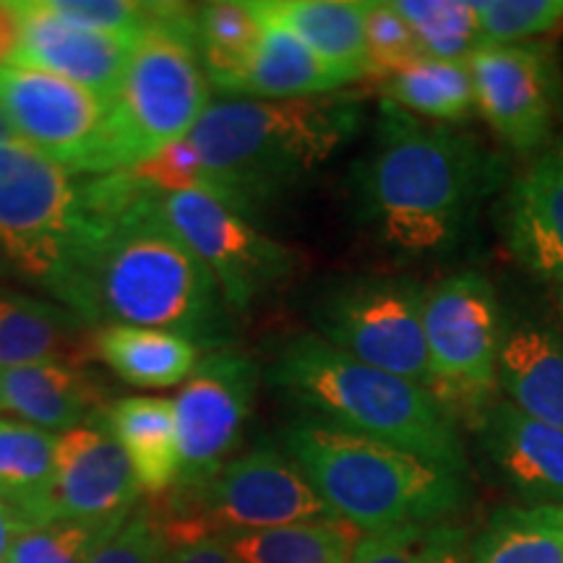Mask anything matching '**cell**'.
<instances>
[{"instance_id": "cell-26", "label": "cell", "mask_w": 563, "mask_h": 563, "mask_svg": "<svg viewBox=\"0 0 563 563\" xmlns=\"http://www.w3.org/2000/svg\"><path fill=\"white\" fill-rule=\"evenodd\" d=\"M55 433L24 420L0 418V501L9 504L26 527L42 522L55 477Z\"/></svg>"}, {"instance_id": "cell-37", "label": "cell", "mask_w": 563, "mask_h": 563, "mask_svg": "<svg viewBox=\"0 0 563 563\" xmlns=\"http://www.w3.org/2000/svg\"><path fill=\"white\" fill-rule=\"evenodd\" d=\"M129 173L159 194L209 191L207 173H203L199 154H196L188 136L165 146V150L154 154V157L129 167Z\"/></svg>"}, {"instance_id": "cell-10", "label": "cell", "mask_w": 563, "mask_h": 563, "mask_svg": "<svg viewBox=\"0 0 563 563\" xmlns=\"http://www.w3.org/2000/svg\"><path fill=\"white\" fill-rule=\"evenodd\" d=\"M422 332L443 405L481 412L496 389L504 327L496 287L481 272H456L426 290Z\"/></svg>"}, {"instance_id": "cell-30", "label": "cell", "mask_w": 563, "mask_h": 563, "mask_svg": "<svg viewBox=\"0 0 563 563\" xmlns=\"http://www.w3.org/2000/svg\"><path fill=\"white\" fill-rule=\"evenodd\" d=\"M355 532V527L332 517L230 534L224 543L243 563H350L357 543Z\"/></svg>"}, {"instance_id": "cell-45", "label": "cell", "mask_w": 563, "mask_h": 563, "mask_svg": "<svg viewBox=\"0 0 563 563\" xmlns=\"http://www.w3.org/2000/svg\"><path fill=\"white\" fill-rule=\"evenodd\" d=\"M454 563H467V561H464V559H460V561H454Z\"/></svg>"}, {"instance_id": "cell-1", "label": "cell", "mask_w": 563, "mask_h": 563, "mask_svg": "<svg viewBox=\"0 0 563 563\" xmlns=\"http://www.w3.org/2000/svg\"><path fill=\"white\" fill-rule=\"evenodd\" d=\"M79 230L55 298L89 323H129L222 347L228 306L211 272L129 170L79 180Z\"/></svg>"}, {"instance_id": "cell-32", "label": "cell", "mask_w": 563, "mask_h": 563, "mask_svg": "<svg viewBox=\"0 0 563 563\" xmlns=\"http://www.w3.org/2000/svg\"><path fill=\"white\" fill-rule=\"evenodd\" d=\"M460 559H464V530L435 519L363 534L350 563H454Z\"/></svg>"}, {"instance_id": "cell-33", "label": "cell", "mask_w": 563, "mask_h": 563, "mask_svg": "<svg viewBox=\"0 0 563 563\" xmlns=\"http://www.w3.org/2000/svg\"><path fill=\"white\" fill-rule=\"evenodd\" d=\"M129 517L26 527L13 540L5 563H89Z\"/></svg>"}, {"instance_id": "cell-36", "label": "cell", "mask_w": 563, "mask_h": 563, "mask_svg": "<svg viewBox=\"0 0 563 563\" xmlns=\"http://www.w3.org/2000/svg\"><path fill=\"white\" fill-rule=\"evenodd\" d=\"M58 16L87 26V30L139 40L157 19L162 3H133V0H47Z\"/></svg>"}, {"instance_id": "cell-25", "label": "cell", "mask_w": 563, "mask_h": 563, "mask_svg": "<svg viewBox=\"0 0 563 563\" xmlns=\"http://www.w3.org/2000/svg\"><path fill=\"white\" fill-rule=\"evenodd\" d=\"M262 30V16L245 0L203 3L194 11L196 53L209 87L228 97H241Z\"/></svg>"}, {"instance_id": "cell-5", "label": "cell", "mask_w": 563, "mask_h": 563, "mask_svg": "<svg viewBox=\"0 0 563 563\" xmlns=\"http://www.w3.org/2000/svg\"><path fill=\"white\" fill-rule=\"evenodd\" d=\"M282 449L329 511L363 534L435 522L467 498L464 475L302 415L282 428Z\"/></svg>"}, {"instance_id": "cell-43", "label": "cell", "mask_w": 563, "mask_h": 563, "mask_svg": "<svg viewBox=\"0 0 563 563\" xmlns=\"http://www.w3.org/2000/svg\"><path fill=\"white\" fill-rule=\"evenodd\" d=\"M0 412H3V386H0Z\"/></svg>"}, {"instance_id": "cell-28", "label": "cell", "mask_w": 563, "mask_h": 563, "mask_svg": "<svg viewBox=\"0 0 563 563\" xmlns=\"http://www.w3.org/2000/svg\"><path fill=\"white\" fill-rule=\"evenodd\" d=\"M81 319L47 302L5 295L0 298V371L37 363H68L74 329Z\"/></svg>"}, {"instance_id": "cell-3", "label": "cell", "mask_w": 563, "mask_h": 563, "mask_svg": "<svg viewBox=\"0 0 563 563\" xmlns=\"http://www.w3.org/2000/svg\"><path fill=\"white\" fill-rule=\"evenodd\" d=\"M365 121V104L350 91L300 100H211L188 133L211 196L243 217L285 199L329 165Z\"/></svg>"}, {"instance_id": "cell-22", "label": "cell", "mask_w": 563, "mask_h": 563, "mask_svg": "<svg viewBox=\"0 0 563 563\" xmlns=\"http://www.w3.org/2000/svg\"><path fill=\"white\" fill-rule=\"evenodd\" d=\"M3 410L55 435L87 426L104 410L97 386L70 363L0 371Z\"/></svg>"}, {"instance_id": "cell-12", "label": "cell", "mask_w": 563, "mask_h": 563, "mask_svg": "<svg viewBox=\"0 0 563 563\" xmlns=\"http://www.w3.org/2000/svg\"><path fill=\"white\" fill-rule=\"evenodd\" d=\"M258 382L262 368L241 350L217 347L201 357L191 378L173 399L180 473L170 493L199 488L232 460L256 405Z\"/></svg>"}, {"instance_id": "cell-27", "label": "cell", "mask_w": 563, "mask_h": 563, "mask_svg": "<svg viewBox=\"0 0 563 563\" xmlns=\"http://www.w3.org/2000/svg\"><path fill=\"white\" fill-rule=\"evenodd\" d=\"M382 91L386 102L431 123L456 125L477 110L467 63L420 58L382 79Z\"/></svg>"}, {"instance_id": "cell-44", "label": "cell", "mask_w": 563, "mask_h": 563, "mask_svg": "<svg viewBox=\"0 0 563 563\" xmlns=\"http://www.w3.org/2000/svg\"><path fill=\"white\" fill-rule=\"evenodd\" d=\"M561 313H563V290H561Z\"/></svg>"}, {"instance_id": "cell-23", "label": "cell", "mask_w": 563, "mask_h": 563, "mask_svg": "<svg viewBox=\"0 0 563 563\" xmlns=\"http://www.w3.org/2000/svg\"><path fill=\"white\" fill-rule=\"evenodd\" d=\"M89 350L121 382L139 389H167L186 384L201 363V347L186 336L129 323L97 327Z\"/></svg>"}, {"instance_id": "cell-29", "label": "cell", "mask_w": 563, "mask_h": 563, "mask_svg": "<svg viewBox=\"0 0 563 563\" xmlns=\"http://www.w3.org/2000/svg\"><path fill=\"white\" fill-rule=\"evenodd\" d=\"M475 563H563V506H504L477 540Z\"/></svg>"}, {"instance_id": "cell-7", "label": "cell", "mask_w": 563, "mask_h": 563, "mask_svg": "<svg viewBox=\"0 0 563 563\" xmlns=\"http://www.w3.org/2000/svg\"><path fill=\"white\" fill-rule=\"evenodd\" d=\"M426 290L410 277L391 274L336 277L311 300L313 334L344 355L394 373L441 399L422 332Z\"/></svg>"}, {"instance_id": "cell-11", "label": "cell", "mask_w": 563, "mask_h": 563, "mask_svg": "<svg viewBox=\"0 0 563 563\" xmlns=\"http://www.w3.org/2000/svg\"><path fill=\"white\" fill-rule=\"evenodd\" d=\"M157 207L183 243L201 258L228 311L243 313L292 277L295 253L207 191L159 194Z\"/></svg>"}, {"instance_id": "cell-20", "label": "cell", "mask_w": 563, "mask_h": 563, "mask_svg": "<svg viewBox=\"0 0 563 563\" xmlns=\"http://www.w3.org/2000/svg\"><path fill=\"white\" fill-rule=\"evenodd\" d=\"M496 386L525 415L563 431V336L534 321L506 329Z\"/></svg>"}, {"instance_id": "cell-24", "label": "cell", "mask_w": 563, "mask_h": 563, "mask_svg": "<svg viewBox=\"0 0 563 563\" xmlns=\"http://www.w3.org/2000/svg\"><path fill=\"white\" fill-rule=\"evenodd\" d=\"M264 21V19H262ZM347 81L321 63L285 26L264 21L262 40L245 74L241 97L249 100H300L334 95Z\"/></svg>"}, {"instance_id": "cell-4", "label": "cell", "mask_w": 563, "mask_h": 563, "mask_svg": "<svg viewBox=\"0 0 563 563\" xmlns=\"http://www.w3.org/2000/svg\"><path fill=\"white\" fill-rule=\"evenodd\" d=\"M266 382L302 418L389 443L452 473L467 470L454 415L435 394L344 355L319 334L287 336L274 350Z\"/></svg>"}, {"instance_id": "cell-38", "label": "cell", "mask_w": 563, "mask_h": 563, "mask_svg": "<svg viewBox=\"0 0 563 563\" xmlns=\"http://www.w3.org/2000/svg\"><path fill=\"white\" fill-rule=\"evenodd\" d=\"M89 563H167V540L152 509H136Z\"/></svg>"}, {"instance_id": "cell-31", "label": "cell", "mask_w": 563, "mask_h": 563, "mask_svg": "<svg viewBox=\"0 0 563 563\" xmlns=\"http://www.w3.org/2000/svg\"><path fill=\"white\" fill-rule=\"evenodd\" d=\"M426 58L467 63L488 42L473 3L464 0H391Z\"/></svg>"}, {"instance_id": "cell-21", "label": "cell", "mask_w": 563, "mask_h": 563, "mask_svg": "<svg viewBox=\"0 0 563 563\" xmlns=\"http://www.w3.org/2000/svg\"><path fill=\"white\" fill-rule=\"evenodd\" d=\"M97 418L123 446L141 496L165 498L180 473L178 422L170 399L125 397L104 405Z\"/></svg>"}, {"instance_id": "cell-42", "label": "cell", "mask_w": 563, "mask_h": 563, "mask_svg": "<svg viewBox=\"0 0 563 563\" xmlns=\"http://www.w3.org/2000/svg\"><path fill=\"white\" fill-rule=\"evenodd\" d=\"M9 141H19V139H16V131H13V125L9 123V118H5L3 108H0V144H9Z\"/></svg>"}, {"instance_id": "cell-41", "label": "cell", "mask_w": 563, "mask_h": 563, "mask_svg": "<svg viewBox=\"0 0 563 563\" xmlns=\"http://www.w3.org/2000/svg\"><path fill=\"white\" fill-rule=\"evenodd\" d=\"M24 530V519H21L9 504L0 501V563H5V555H9L13 540H16Z\"/></svg>"}, {"instance_id": "cell-14", "label": "cell", "mask_w": 563, "mask_h": 563, "mask_svg": "<svg viewBox=\"0 0 563 563\" xmlns=\"http://www.w3.org/2000/svg\"><path fill=\"white\" fill-rule=\"evenodd\" d=\"M0 108L16 139L70 175H95L108 104L79 84L37 68H0Z\"/></svg>"}, {"instance_id": "cell-6", "label": "cell", "mask_w": 563, "mask_h": 563, "mask_svg": "<svg viewBox=\"0 0 563 563\" xmlns=\"http://www.w3.org/2000/svg\"><path fill=\"white\" fill-rule=\"evenodd\" d=\"M209 104L211 89L196 53L194 9L162 3L108 102L95 175L129 170L186 139Z\"/></svg>"}, {"instance_id": "cell-39", "label": "cell", "mask_w": 563, "mask_h": 563, "mask_svg": "<svg viewBox=\"0 0 563 563\" xmlns=\"http://www.w3.org/2000/svg\"><path fill=\"white\" fill-rule=\"evenodd\" d=\"M157 517V514H154ZM167 540V563H243L220 534H207L188 527L162 525Z\"/></svg>"}, {"instance_id": "cell-9", "label": "cell", "mask_w": 563, "mask_h": 563, "mask_svg": "<svg viewBox=\"0 0 563 563\" xmlns=\"http://www.w3.org/2000/svg\"><path fill=\"white\" fill-rule=\"evenodd\" d=\"M79 180L24 141L0 144V253L58 295L79 230Z\"/></svg>"}, {"instance_id": "cell-15", "label": "cell", "mask_w": 563, "mask_h": 563, "mask_svg": "<svg viewBox=\"0 0 563 563\" xmlns=\"http://www.w3.org/2000/svg\"><path fill=\"white\" fill-rule=\"evenodd\" d=\"M141 488L123 446L95 418L58 435L55 477L40 525L129 517Z\"/></svg>"}, {"instance_id": "cell-13", "label": "cell", "mask_w": 563, "mask_h": 563, "mask_svg": "<svg viewBox=\"0 0 563 563\" xmlns=\"http://www.w3.org/2000/svg\"><path fill=\"white\" fill-rule=\"evenodd\" d=\"M467 68L477 112L504 144L522 154L551 144L563 121V74L553 45H485Z\"/></svg>"}, {"instance_id": "cell-16", "label": "cell", "mask_w": 563, "mask_h": 563, "mask_svg": "<svg viewBox=\"0 0 563 563\" xmlns=\"http://www.w3.org/2000/svg\"><path fill=\"white\" fill-rule=\"evenodd\" d=\"M21 47L13 66L37 68L79 84L108 104L121 87L139 40L87 30L55 13L47 0H21Z\"/></svg>"}, {"instance_id": "cell-17", "label": "cell", "mask_w": 563, "mask_h": 563, "mask_svg": "<svg viewBox=\"0 0 563 563\" xmlns=\"http://www.w3.org/2000/svg\"><path fill=\"white\" fill-rule=\"evenodd\" d=\"M506 249L534 277L563 282V133L506 186L498 211Z\"/></svg>"}, {"instance_id": "cell-8", "label": "cell", "mask_w": 563, "mask_h": 563, "mask_svg": "<svg viewBox=\"0 0 563 563\" xmlns=\"http://www.w3.org/2000/svg\"><path fill=\"white\" fill-rule=\"evenodd\" d=\"M165 498L159 522L220 538L334 517L298 464L272 446L232 456L199 488Z\"/></svg>"}, {"instance_id": "cell-2", "label": "cell", "mask_w": 563, "mask_h": 563, "mask_svg": "<svg viewBox=\"0 0 563 563\" xmlns=\"http://www.w3.org/2000/svg\"><path fill=\"white\" fill-rule=\"evenodd\" d=\"M504 175V159L473 133L382 100L371 146L350 175L355 220L394 256H443L460 249Z\"/></svg>"}, {"instance_id": "cell-18", "label": "cell", "mask_w": 563, "mask_h": 563, "mask_svg": "<svg viewBox=\"0 0 563 563\" xmlns=\"http://www.w3.org/2000/svg\"><path fill=\"white\" fill-rule=\"evenodd\" d=\"M483 446L525 504L563 506V431L534 420L509 399L483 410Z\"/></svg>"}, {"instance_id": "cell-19", "label": "cell", "mask_w": 563, "mask_h": 563, "mask_svg": "<svg viewBox=\"0 0 563 563\" xmlns=\"http://www.w3.org/2000/svg\"><path fill=\"white\" fill-rule=\"evenodd\" d=\"M253 9L292 32L347 84L368 76L365 0H256Z\"/></svg>"}, {"instance_id": "cell-40", "label": "cell", "mask_w": 563, "mask_h": 563, "mask_svg": "<svg viewBox=\"0 0 563 563\" xmlns=\"http://www.w3.org/2000/svg\"><path fill=\"white\" fill-rule=\"evenodd\" d=\"M21 47V16L16 3H0V68L16 63Z\"/></svg>"}, {"instance_id": "cell-35", "label": "cell", "mask_w": 563, "mask_h": 563, "mask_svg": "<svg viewBox=\"0 0 563 563\" xmlns=\"http://www.w3.org/2000/svg\"><path fill=\"white\" fill-rule=\"evenodd\" d=\"M365 45L368 76L382 79L426 58L410 24L394 9L391 0H365Z\"/></svg>"}, {"instance_id": "cell-34", "label": "cell", "mask_w": 563, "mask_h": 563, "mask_svg": "<svg viewBox=\"0 0 563 563\" xmlns=\"http://www.w3.org/2000/svg\"><path fill=\"white\" fill-rule=\"evenodd\" d=\"M488 45H514L559 30L563 24V0H473Z\"/></svg>"}]
</instances>
